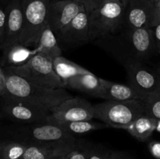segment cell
<instances>
[{
	"mask_svg": "<svg viewBox=\"0 0 160 159\" xmlns=\"http://www.w3.org/2000/svg\"><path fill=\"white\" fill-rule=\"evenodd\" d=\"M123 65L144 63L156 51L152 28L125 26L117 32L95 41Z\"/></svg>",
	"mask_w": 160,
	"mask_h": 159,
	"instance_id": "cell-1",
	"label": "cell"
},
{
	"mask_svg": "<svg viewBox=\"0 0 160 159\" xmlns=\"http://www.w3.org/2000/svg\"><path fill=\"white\" fill-rule=\"evenodd\" d=\"M7 94L9 98L31 105L50 110L72 98L65 88H48L29 82L24 78L4 69Z\"/></svg>",
	"mask_w": 160,
	"mask_h": 159,
	"instance_id": "cell-2",
	"label": "cell"
},
{
	"mask_svg": "<svg viewBox=\"0 0 160 159\" xmlns=\"http://www.w3.org/2000/svg\"><path fill=\"white\" fill-rule=\"evenodd\" d=\"M94 118H98L109 127L124 129L136 118L145 115V106L141 100L106 101L93 104Z\"/></svg>",
	"mask_w": 160,
	"mask_h": 159,
	"instance_id": "cell-3",
	"label": "cell"
},
{
	"mask_svg": "<svg viewBox=\"0 0 160 159\" xmlns=\"http://www.w3.org/2000/svg\"><path fill=\"white\" fill-rule=\"evenodd\" d=\"M126 6L113 1H105L88 17L89 40L93 42L120 31L124 25Z\"/></svg>",
	"mask_w": 160,
	"mask_h": 159,
	"instance_id": "cell-4",
	"label": "cell"
},
{
	"mask_svg": "<svg viewBox=\"0 0 160 159\" xmlns=\"http://www.w3.org/2000/svg\"><path fill=\"white\" fill-rule=\"evenodd\" d=\"M2 68L37 85L54 89L66 88L65 84L55 73L52 59L42 53H37L21 65Z\"/></svg>",
	"mask_w": 160,
	"mask_h": 159,
	"instance_id": "cell-5",
	"label": "cell"
},
{
	"mask_svg": "<svg viewBox=\"0 0 160 159\" xmlns=\"http://www.w3.org/2000/svg\"><path fill=\"white\" fill-rule=\"evenodd\" d=\"M51 0H21L23 24L18 43L27 47L37 46L41 34L47 26Z\"/></svg>",
	"mask_w": 160,
	"mask_h": 159,
	"instance_id": "cell-6",
	"label": "cell"
},
{
	"mask_svg": "<svg viewBox=\"0 0 160 159\" xmlns=\"http://www.w3.org/2000/svg\"><path fill=\"white\" fill-rule=\"evenodd\" d=\"M93 118V104L81 97H72L50 109L46 122L59 124Z\"/></svg>",
	"mask_w": 160,
	"mask_h": 159,
	"instance_id": "cell-7",
	"label": "cell"
},
{
	"mask_svg": "<svg viewBox=\"0 0 160 159\" xmlns=\"http://www.w3.org/2000/svg\"><path fill=\"white\" fill-rule=\"evenodd\" d=\"M17 132L23 139L20 142L27 144L76 140L73 136L67 133L57 125L48 122L29 124L24 127L19 128Z\"/></svg>",
	"mask_w": 160,
	"mask_h": 159,
	"instance_id": "cell-8",
	"label": "cell"
},
{
	"mask_svg": "<svg viewBox=\"0 0 160 159\" xmlns=\"http://www.w3.org/2000/svg\"><path fill=\"white\" fill-rule=\"evenodd\" d=\"M1 112L3 116L23 124L44 123L47 121L50 110L41 108L23 101L9 98H2Z\"/></svg>",
	"mask_w": 160,
	"mask_h": 159,
	"instance_id": "cell-9",
	"label": "cell"
},
{
	"mask_svg": "<svg viewBox=\"0 0 160 159\" xmlns=\"http://www.w3.org/2000/svg\"><path fill=\"white\" fill-rule=\"evenodd\" d=\"M131 87L143 101L148 95L160 91V74L144 63H133L124 65Z\"/></svg>",
	"mask_w": 160,
	"mask_h": 159,
	"instance_id": "cell-10",
	"label": "cell"
},
{
	"mask_svg": "<svg viewBox=\"0 0 160 159\" xmlns=\"http://www.w3.org/2000/svg\"><path fill=\"white\" fill-rule=\"evenodd\" d=\"M75 0H51L48 6L47 25L58 34L83 9Z\"/></svg>",
	"mask_w": 160,
	"mask_h": 159,
	"instance_id": "cell-11",
	"label": "cell"
},
{
	"mask_svg": "<svg viewBox=\"0 0 160 159\" xmlns=\"http://www.w3.org/2000/svg\"><path fill=\"white\" fill-rule=\"evenodd\" d=\"M156 3L152 0H131L126 6L124 26L131 28H153Z\"/></svg>",
	"mask_w": 160,
	"mask_h": 159,
	"instance_id": "cell-12",
	"label": "cell"
},
{
	"mask_svg": "<svg viewBox=\"0 0 160 159\" xmlns=\"http://www.w3.org/2000/svg\"><path fill=\"white\" fill-rule=\"evenodd\" d=\"M89 14L83 9L60 32L56 34L58 42L73 48L90 42L89 40Z\"/></svg>",
	"mask_w": 160,
	"mask_h": 159,
	"instance_id": "cell-13",
	"label": "cell"
},
{
	"mask_svg": "<svg viewBox=\"0 0 160 159\" xmlns=\"http://www.w3.org/2000/svg\"><path fill=\"white\" fill-rule=\"evenodd\" d=\"M6 22L4 37L0 40V48L6 49L18 43L23 24L21 0H10L6 7Z\"/></svg>",
	"mask_w": 160,
	"mask_h": 159,
	"instance_id": "cell-14",
	"label": "cell"
},
{
	"mask_svg": "<svg viewBox=\"0 0 160 159\" xmlns=\"http://www.w3.org/2000/svg\"><path fill=\"white\" fill-rule=\"evenodd\" d=\"M77 146L76 140L28 144L21 159H58L67 155Z\"/></svg>",
	"mask_w": 160,
	"mask_h": 159,
	"instance_id": "cell-15",
	"label": "cell"
},
{
	"mask_svg": "<svg viewBox=\"0 0 160 159\" xmlns=\"http://www.w3.org/2000/svg\"><path fill=\"white\" fill-rule=\"evenodd\" d=\"M97 98L106 101H128L133 99L142 101L140 95L130 85L117 84L104 79H101V89Z\"/></svg>",
	"mask_w": 160,
	"mask_h": 159,
	"instance_id": "cell-16",
	"label": "cell"
},
{
	"mask_svg": "<svg viewBox=\"0 0 160 159\" xmlns=\"http://www.w3.org/2000/svg\"><path fill=\"white\" fill-rule=\"evenodd\" d=\"M101 79L94 73L78 75L73 76L66 82V87L79 90L82 93L97 98L101 89Z\"/></svg>",
	"mask_w": 160,
	"mask_h": 159,
	"instance_id": "cell-17",
	"label": "cell"
},
{
	"mask_svg": "<svg viewBox=\"0 0 160 159\" xmlns=\"http://www.w3.org/2000/svg\"><path fill=\"white\" fill-rule=\"evenodd\" d=\"M37 54L35 49H30L29 47L17 43L3 50L1 64L3 67L17 66L26 63L31 57Z\"/></svg>",
	"mask_w": 160,
	"mask_h": 159,
	"instance_id": "cell-18",
	"label": "cell"
},
{
	"mask_svg": "<svg viewBox=\"0 0 160 159\" xmlns=\"http://www.w3.org/2000/svg\"><path fill=\"white\" fill-rule=\"evenodd\" d=\"M52 65L55 73L58 75L64 84L73 76L92 73L87 69L66 59L62 55L57 56L52 59Z\"/></svg>",
	"mask_w": 160,
	"mask_h": 159,
	"instance_id": "cell-19",
	"label": "cell"
},
{
	"mask_svg": "<svg viewBox=\"0 0 160 159\" xmlns=\"http://www.w3.org/2000/svg\"><path fill=\"white\" fill-rule=\"evenodd\" d=\"M156 124L157 119L148 116L145 114L136 118L124 129L128 131L133 137L144 142L146 141L156 130Z\"/></svg>",
	"mask_w": 160,
	"mask_h": 159,
	"instance_id": "cell-20",
	"label": "cell"
},
{
	"mask_svg": "<svg viewBox=\"0 0 160 159\" xmlns=\"http://www.w3.org/2000/svg\"><path fill=\"white\" fill-rule=\"evenodd\" d=\"M35 50L37 53H42L52 59L62 55V49L58 43L57 37L48 25L45 26L41 34Z\"/></svg>",
	"mask_w": 160,
	"mask_h": 159,
	"instance_id": "cell-21",
	"label": "cell"
},
{
	"mask_svg": "<svg viewBox=\"0 0 160 159\" xmlns=\"http://www.w3.org/2000/svg\"><path fill=\"white\" fill-rule=\"evenodd\" d=\"M56 125H57L65 132L72 136L81 135V134L87 133V132H92V131L109 127L106 123L94 122L92 120L70 122V123H63Z\"/></svg>",
	"mask_w": 160,
	"mask_h": 159,
	"instance_id": "cell-22",
	"label": "cell"
},
{
	"mask_svg": "<svg viewBox=\"0 0 160 159\" xmlns=\"http://www.w3.org/2000/svg\"><path fill=\"white\" fill-rule=\"evenodd\" d=\"M28 144L15 140H4L0 149V159H21Z\"/></svg>",
	"mask_w": 160,
	"mask_h": 159,
	"instance_id": "cell-23",
	"label": "cell"
},
{
	"mask_svg": "<svg viewBox=\"0 0 160 159\" xmlns=\"http://www.w3.org/2000/svg\"><path fill=\"white\" fill-rule=\"evenodd\" d=\"M142 102L145 106V115L160 119V91L148 95Z\"/></svg>",
	"mask_w": 160,
	"mask_h": 159,
	"instance_id": "cell-24",
	"label": "cell"
},
{
	"mask_svg": "<svg viewBox=\"0 0 160 159\" xmlns=\"http://www.w3.org/2000/svg\"><path fill=\"white\" fill-rule=\"evenodd\" d=\"M112 152L101 147L89 148V159H112Z\"/></svg>",
	"mask_w": 160,
	"mask_h": 159,
	"instance_id": "cell-25",
	"label": "cell"
},
{
	"mask_svg": "<svg viewBox=\"0 0 160 159\" xmlns=\"http://www.w3.org/2000/svg\"><path fill=\"white\" fill-rule=\"evenodd\" d=\"M65 159H89V148L78 147V145L65 156Z\"/></svg>",
	"mask_w": 160,
	"mask_h": 159,
	"instance_id": "cell-26",
	"label": "cell"
},
{
	"mask_svg": "<svg viewBox=\"0 0 160 159\" xmlns=\"http://www.w3.org/2000/svg\"><path fill=\"white\" fill-rule=\"evenodd\" d=\"M106 0H81V3L84 6L85 11L88 14L91 12L98 7H99Z\"/></svg>",
	"mask_w": 160,
	"mask_h": 159,
	"instance_id": "cell-27",
	"label": "cell"
},
{
	"mask_svg": "<svg viewBox=\"0 0 160 159\" xmlns=\"http://www.w3.org/2000/svg\"><path fill=\"white\" fill-rule=\"evenodd\" d=\"M148 149L152 155L156 159H160V141L153 140L148 144Z\"/></svg>",
	"mask_w": 160,
	"mask_h": 159,
	"instance_id": "cell-28",
	"label": "cell"
},
{
	"mask_svg": "<svg viewBox=\"0 0 160 159\" xmlns=\"http://www.w3.org/2000/svg\"><path fill=\"white\" fill-rule=\"evenodd\" d=\"M7 94L6 83V75H5L4 69L0 66V97L3 98Z\"/></svg>",
	"mask_w": 160,
	"mask_h": 159,
	"instance_id": "cell-29",
	"label": "cell"
},
{
	"mask_svg": "<svg viewBox=\"0 0 160 159\" xmlns=\"http://www.w3.org/2000/svg\"><path fill=\"white\" fill-rule=\"evenodd\" d=\"M6 9L0 8V40L4 37L5 30H6Z\"/></svg>",
	"mask_w": 160,
	"mask_h": 159,
	"instance_id": "cell-30",
	"label": "cell"
},
{
	"mask_svg": "<svg viewBox=\"0 0 160 159\" xmlns=\"http://www.w3.org/2000/svg\"><path fill=\"white\" fill-rule=\"evenodd\" d=\"M153 29V37L156 51L160 54V23L156 24Z\"/></svg>",
	"mask_w": 160,
	"mask_h": 159,
	"instance_id": "cell-31",
	"label": "cell"
},
{
	"mask_svg": "<svg viewBox=\"0 0 160 159\" xmlns=\"http://www.w3.org/2000/svg\"><path fill=\"white\" fill-rule=\"evenodd\" d=\"M159 23H160V0L156 3V10H155V26Z\"/></svg>",
	"mask_w": 160,
	"mask_h": 159,
	"instance_id": "cell-32",
	"label": "cell"
},
{
	"mask_svg": "<svg viewBox=\"0 0 160 159\" xmlns=\"http://www.w3.org/2000/svg\"><path fill=\"white\" fill-rule=\"evenodd\" d=\"M112 159H127L123 154H120V153L112 152Z\"/></svg>",
	"mask_w": 160,
	"mask_h": 159,
	"instance_id": "cell-33",
	"label": "cell"
},
{
	"mask_svg": "<svg viewBox=\"0 0 160 159\" xmlns=\"http://www.w3.org/2000/svg\"><path fill=\"white\" fill-rule=\"evenodd\" d=\"M106 1H113V2H120L122 4H123L124 6H127V5L129 3V2L131 0H106Z\"/></svg>",
	"mask_w": 160,
	"mask_h": 159,
	"instance_id": "cell-34",
	"label": "cell"
},
{
	"mask_svg": "<svg viewBox=\"0 0 160 159\" xmlns=\"http://www.w3.org/2000/svg\"><path fill=\"white\" fill-rule=\"evenodd\" d=\"M156 130L158 131L160 133V119H157V124H156Z\"/></svg>",
	"mask_w": 160,
	"mask_h": 159,
	"instance_id": "cell-35",
	"label": "cell"
},
{
	"mask_svg": "<svg viewBox=\"0 0 160 159\" xmlns=\"http://www.w3.org/2000/svg\"><path fill=\"white\" fill-rule=\"evenodd\" d=\"M3 142H4V140H0V149H1L2 146V144H3Z\"/></svg>",
	"mask_w": 160,
	"mask_h": 159,
	"instance_id": "cell-36",
	"label": "cell"
},
{
	"mask_svg": "<svg viewBox=\"0 0 160 159\" xmlns=\"http://www.w3.org/2000/svg\"><path fill=\"white\" fill-rule=\"evenodd\" d=\"M2 117H3L2 113V112H0V121H1V119H2Z\"/></svg>",
	"mask_w": 160,
	"mask_h": 159,
	"instance_id": "cell-37",
	"label": "cell"
},
{
	"mask_svg": "<svg viewBox=\"0 0 160 159\" xmlns=\"http://www.w3.org/2000/svg\"><path fill=\"white\" fill-rule=\"evenodd\" d=\"M152 1H153V2H154V3H156L157 2H159V0H152Z\"/></svg>",
	"mask_w": 160,
	"mask_h": 159,
	"instance_id": "cell-38",
	"label": "cell"
},
{
	"mask_svg": "<svg viewBox=\"0 0 160 159\" xmlns=\"http://www.w3.org/2000/svg\"><path fill=\"white\" fill-rule=\"evenodd\" d=\"M58 159H65V156H64V157H60V158H58Z\"/></svg>",
	"mask_w": 160,
	"mask_h": 159,
	"instance_id": "cell-39",
	"label": "cell"
},
{
	"mask_svg": "<svg viewBox=\"0 0 160 159\" xmlns=\"http://www.w3.org/2000/svg\"><path fill=\"white\" fill-rule=\"evenodd\" d=\"M75 1H77V2H78L81 3V0H75Z\"/></svg>",
	"mask_w": 160,
	"mask_h": 159,
	"instance_id": "cell-40",
	"label": "cell"
}]
</instances>
